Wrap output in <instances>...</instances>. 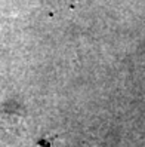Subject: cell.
Returning <instances> with one entry per match:
<instances>
[{
  "mask_svg": "<svg viewBox=\"0 0 145 147\" xmlns=\"http://www.w3.org/2000/svg\"><path fill=\"white\" fill-rule=\"evenodd\" d=\"M70 2H73V3H74V2H77V0H70Z\"/></svg>",
  "mask_w": 145,
  "mask_h": 147,
  "instance_id": "1",
  "label": "cell"
}]
</instances>
